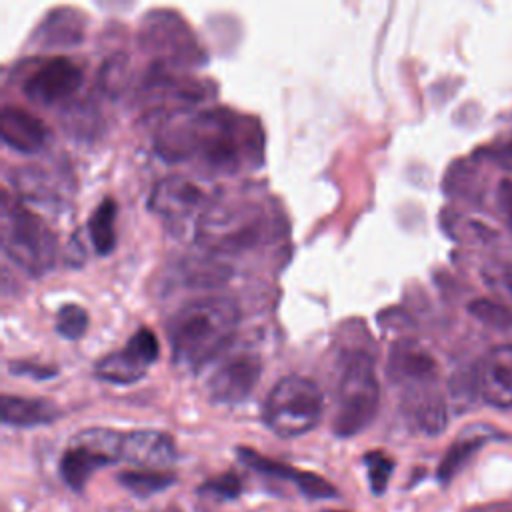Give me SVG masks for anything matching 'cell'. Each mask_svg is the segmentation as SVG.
<instances>
[{
  "instance_id": "obj_1",
  "label": "cell",
  "mask_w": 512,
  "mask_h": 512,
  "mask_svg": "<svg viewBox=\"0 0 512 512\" xmlns=\"http://www.w3.org/2000/svg\"><path fill=\"white\" fill-rule=\"evenodd\" d=\"M156 152L168 162H198L212 174L254 170L264 158V134L256 118L226 108L172 112L156 130Z\"/></svg>"
},
{
  "instance_id": "obj_2",
  "label": "cell",
  "mask_w": 512,
  "mask_h": 512,
  "mask_svg": "<svg viewBox=\"0 0 512 512\" xmlns=\"http://www.w3.org/2000/svg\"><path fill=\"white\" fill-rule=\"evenodd\" d=\"M240 310L228 296H206L178 308L166 324L172 362L200 370L224 352L238 330Z\"/></svg>"
},
{
  "instance_id": "obj_3",
  "label": "cell",
  "mask_w": 512,
  "mask_h": 512,
  "mask_svg": "<svg viewBox=\"0 0 512 512\" xmlns=\"http://www.w3.org/2000/svg\"><path fill=\"white\" fill-rule=\"evenodd\" d=\"M274 234V218L252 200H216L204 212L196 240L214 254H232L258 246Z\"/></svg>"
},
{
  "instance_id": "obj_4",
  "label": "cell",
  "mask_w": 512,
  "mask_h": 512,
  "mask_svg": "<svg viewBox=\"0 0 512 512\" xmlns=\"http://www.w3.org/2000/svg\"><path fill=\"white\" fill-rule=\"evenodd\" d=\"M380 384L374 362L366 352L352 354L340 374L332 432L350 438L368 428L378 412Z\"/></svg>"
},
{
  "instance_id": "obj_5",
  "label": "cell",
  "mask_w": 512,
  "mask_h": 512,
  "mask_svg": "<svg viewBox=\"0 0 512 512\" xmlns=\"http://www.w3.org/2000/svg\"><path fill=\"white\" fill-rule=\"evenodd\" d=\"M324 398L318 384L306 376L290 374L278 380L262 406V420L280 438L310 432L322 416Z\"/></svg>"
},
{
  "instance_id": "obj_6",
  "label": "cell",
  "mask_w": 512,
  "mask_h": 512,
  "mask_svg": "<svg viewBox=\"0 0 512 512\" xmlns=\"http://www.w3.org/2000/svg\"><path fill=\"white\" fill-rule=\"evenodd\" d=\"M2 250L26 274L40 276L56 262V236L38 214L4 198Z\"/></svg>"
},
{
  "instance_id": "obj_7",
  "label": "cell",
  "mask_w": 512,
  "mask_h": 512,
  "mask_svg": "<svg viewBox=\"0 0 512 512\" xmlns=\"http://www.w3.org/2000/svg\"><path fill=\"white\" fill-rule=\"evenodd\" d=\"M138 38L142 48L154 54L158 60L156 64L160 66H198L206 58L192 30L186 26L180 14L170 10L148 12L142 20Z\"/></svg>"
},
{
  "instance_id": "obj_8",
  "label": "cell",
  "mask_w": 512,
  "mask_h": 512,
  "mask_svg": "<svg viewBox=\"0 0 512 512\" xmlns=\"http://www.w3.org/2000/svg\"><path fill=\"white\" fill-rule=\"evenodd\" d=\"M148 206L174 236L196 238L198 224L208 210L210 200L192 180L168 176L154 186Z\"/></svg>"
},
{
  "instance_id": "obj_9",
  "label": "cell",
  "mask_w": 512,
  "mask_h": 512,
  "mask_svg": "<svg viewBox=\"0 0 512 512\" xmlns=\"http://www.w3.org/2000/svg\"><path fill=\"white\" fill-rule=\"evenodd\" d=\"M122 434L108 428H88L78 432L60 458V476L72 490H82L90 476L120 458Z\"/></svg>"
},
{
  "instance_id": "obj_10",
  "label": "cell",
  "mask_w": 512,
  "mask_h": 512,
  "mask_svg": "<svg viewBox=\"0 0 512 512\" xmlns=\"http://www.w3.org/2000/svg\"><path fill=\"white\" fill-rule=\"evenodd\" d=\"M160 344L150 328L136 330L124 348L102 356L94 364V374L110 384H134L158 360Z\"/></svg>"
},
{
  "instance_id": "obj_11",
  "label": "cell",
  "mask_w": 512,
  "mask_h": 512,
  "mask_svg": "<svg viewBox=\"0 0 512 512\" xmlns=\"http://www.w3.org/2000/svg\"><path fill=\"white\" fill-rule=\"evenodd\" d=\"M82 84V68L68 56H50L36 64L22 82L28 100L52 106L72 96Z\"/></svg>"
},
{
  "instance_id": "obj_12",
  "label": "cell",
  "mask_w": 512,
  "mask_h": 512,
  "mask_svg": "<svg viewBox=\"0 0 512 512\" xmlns=\"http://www.w3.org/2000/svg\"><path fill=\"white\" fill-rule=\"evenodd\" d=\"M262 362L252 350L230 352L208 378V396L214 402L238 404L244 402L260 380Z\"/></svg>"
},
{
  "instance_id": "obj_13",
  "label": "cell",
  "mask_w": 512,
  "mask_h": 512,
  "mask_svg": "<svg viewBox=\"0 0 512 512\" xmlns=\"http://www.w3.org/2000/svg\"><path fill=\"white\" fill-rule=\"evenodd\" d=\"M236 454H238V460L252 468L254 472H260L264 476H272V478H278V480H284V482H292L306 498H312V500H330V498H336L338 492L336 488L322 476L314 474V472H308V470H298L290 464H284V462H278V460H270L262 454H258L256 450H250L246 446H238L236 448Z\"/></svg>"
},
{
  "instance_id": "obj_14",
  "label": "cell",
  "mask_w": 512,
  "mask_h": 512,
  "mask_svg": "<svg viewBox=\"0 0 512 512\" xmlns=\"http://www.w3.org/2000/svg\"><path fill=\"white\" fill-rule=\"evenodd\" d=\"M478 394L494 408L512 406V344L494 346L476 368Z\"/></svg>"
},
{
  "instance_id": "obj_15",
  "label": "cell",
  "mask_w": 512,
  "mask_h": 512,
  "mask_svg": "<svg viewBox=\"0 0 512 512\" xmlns=\"http://www.w3.org/2000/svg\"><path fill=\"white\" fill-rule=\"evenodd\" d=\"M120 458L146 470H158L176 462V446L160 430H134L122 434Z\"/></svg>"
},
{
  "instance_id": "obj_16",
  "label": "cell",
  "mask_w": 512,
  "mask_h": 512,
  "mask_svg": "<svg viewBox=\"0 0 512 512\" xmlns=\"http://www.w3.org/2000/svg\"><path fill=\"white\" fill-rule=\"evenodd\" d=\"M388 376L406 390L430 386L436 376V362L416 342H398L388 358Z\"/></svg>"
},
{
  "instance_id": "obj_17",
  "label": "cell",
  "mask_w": 512,
  "mask_h": 512,
  "mask_svg": "<svg viewBox=\"0 0 512 512\" xmlns=\"http://www.w3.org/2000/svg\"><path fill=\"white\" fill-rule=\"evenodd\" d=\"M0 136L16 152L32 154L46 144V126L32 112L18 106H4L0 116Z\"/></svg>"
},
{
  "instance_id": "obj_18",
  "label": "cell",
  "mask_w": 512,
  "mask_h": 512,
  "mask_svg": "<svg viewBox=\"0 0 512 512\" xmlns=\"http://www.w3.org/2000/svg\"><path fill=\"white\" fill-rule=\"evenodd\" d=\"M84 38V14L74 8H54L34 30V44L40 48H66Z\"/></svg>"
},
{
  "instance_id": "obj_19",
  "label": "cell",
  "mask_w": 512,
  "mask_h": 512,
  "mask_svg": "<svg viewBox=\"0 0 512 512\" xmlns=\"http://www.w3.org/2000/svg\"><path fill=\"white\" fill-rule=\"evenodd\" d=\"M406 410L414 426L426 434H440L446 428L448 412L440 392L432 386L414 388L406 394Z\"/></svg>"
},
{
  "instance_id": "obj_20",
  "label": "cell",
  "mask_w": 512,
  "mask_h": 512,
  "mask_svg": "<svg viewBox=\"0 0 512 512\" xmlns=\"http://www.w3.org/2000/svg\"><path fill=\"white\" fill-rule=\"evenodd\" d=\"M60 418V408L50 400L42 398H22V396H2V422L8 426H42Z\"/></svg>"
},
{
  "instance_id": "obj_21",
  "label": "cell",
  "mask_w": 512,
  "mask_h": 512,
  "mask_svg": "<svg viewBox=\"0 0 512 512\" xmlns=\"http://www.w3.org/2000/svg\"><path fill=\"white\" fill-rule=\"evenodd\" d=\"M114 218H116V204L112 198H104L88 220L90 240L100 256H106L114 250L116 234H114Z\"/></svg>"
},
{
  "instance_id": "obj_22",
  "label": "cell",
  "mask_w": 512,
  "mask_h": 512,
  "mask_svg": "<svg viewBox=\"0 0 512 512\" xmlns=\"http://www.w3.org/2000/svg\"><path fill=\"white\" fill-rule=\"evenodd\" d=\"M486 442L484 436L478 434H464L460 436L444 454L442 462L438 464V480L440 482H450L452 476L466 464V460Z\"/></svg>"
},
{
  "instance_id": "obj_23",
  "label": "cell",
  "mask_w": 512,
  "mask_h": 512,
  "mask_svg": "<svg viewBox=\"0 0 512 512\" xmlns=\"http://www.w3.org/2000/svg\"><path fill=\"white\" fill-rule=\"evenodd\" d=\"M174 480H176L174 474L160 472V470H130L118 476V482L140 498L166 490L170 484H174Z\"/></svg>"
},
{
  "instance_id": "obj_24",
  "label": "cell",
  "mask_w": 512,
  "mask_h": 512,
  "mask_svg": "<svg viewBox=\"0 0 512 512\" xmlns=\"http://www.w3.org/2000/svg\"><path fill=\"white\" fill-rule=\"evenodd\" d=\"M364 464H366V470H368L370 490L376 496L384 494L386 488H388L392 470H394V460L388 454L380 452V450H372V452L364 454Z\"/></svg>"
},
{
  "instance_id": "obj_25",
  "label": "cell",
  "mask_w": 512,
  "mask_h": 512,
  "mask_svg": "<svg viewBox=\"0 0 512 512\" xmlns=\"http://www.w3.org/2000/svg\"><path fill=\"white\" fill-rule=\"evenodd\" d=\"M88 328V314L78 304H64L56 314V332L68 340H78Z\"/></svg>"
},
{
  "instance_id": "obj_26",
  "label": "cell",
  "mask_w": 512,
  "mask_h": 512,
  "mask_svg": "<svg viewBox=\"0 0 512 512\" xmlns=\"http://www.w3.org/2000/svg\"><path fill=\"white\" fill-rule=\"evenodd\" d=\"M470 314L476 316L480 322L494 326V328H508L512 326V310L504 302H494L488 298H478L468 306Z\"/></svg>"
},
{
  "instance_id": "obj_27",
  "label": "cell",
  "mask_w": 512,
  "mask_h": 512,
  "mask_svg": "<svg viewBox=\"0 0 512 512\" xmlns=\"http://www.w3.org/2000/svg\"><path fill=\"white\" fill-rule=\"evenodd\" d=\"M202 492H208L212 496H218L220 500H234L242 492V484L234 474H220L216 478H210L202 484Z\"/></svg>"
},
{
  "instance_id": "obj_28",
  "label": "cell",
  "mask_w": 512,
  "mask_h": 512,
  "mask_svg": "<svg viewBox=\"0 0 512 512\" xmlns=\"http://www.w3.org/2000/svg\"><path fill=\"white\" fill-rule=\"evenodd\" d=\"M488 282L494 286L498 294H502L508 302H512V266L502 264L488 272Z\"/></svg>"
},
{
  "instance_id": "obj_29",
  "label": "cell",
  "mask_w": 512,
  "mask_h": 512,
  "mask_svg": "<svg viewBox=\"0 0 512 512\" xmlns=\"http://www.w3.org/2000/svg\"><path fill=\"white\" fill-rule=\"evenodd\" d=\"M10 372L14 374H26L32 378H50L56 374V370H50L48 366H40V364H32V362H10Z\"/></svg>"
},
{
  "instance_id": "obj_30",
  "label": "cell",
  "mask_w": 512,
  "mask_h": 512,
  "mask_svg": "<svg viewBox=\"0 0 512 512\" xmlns=\"http://www.w3.org/2000/svg\"><path fill=\"white\" fill-rule=\"evenodd\" d=\"M496 198H498V206L502 208V212L506 214V218L512 224V180L510 178H502L498 182Z\"/></svg>"
},
{
  "instance_id": "obj_31",
  "label": "cell",
  "mask_w": 512,
  "mask_h": 512,
  "mask_svg": "<svg viewBox=\"0 0 512 512\" xmlns=\"http://www.w3.org/2000/svg\"><path fill=\"white\" fill-rule=\"evenodd\" d=\"M490 154H492V158H494L500 166L512 170V140H510V142H504V144H494V148L490 150Z\"/></svg>"
},
{
  "instance_id": "obj_32",
  "label": "cell",
  "mask_w": 512,
  "mask_h": 512,
  "mask_svg": "<svg viewBox=\"0 0 512 512\" xmlns=\"http://www.w3.org/2000/svg\"><path fill=\"white\" fill-rule=\"evenodd\" d=\"M166 512H180L178 508H170V510H166Z\"/></svg>"
},
{
  "instance_id": "obj_33",
  "label": "cell",
  "mask_w": 512,
  "mask_h": 512,
  "mask_svg": "<svg viewBox=\"0 0 512 512\" xmlns=\"http://www.w3.org/2000/svg\"><path fill=\"white\" fill-rule=\"evenodd\" d=\"M326 512H342V510H326Z\"/></svg>"
},
{
  "instance_id": "obj_34",
  "label": "cell",
  "mask_w": 512,
  "mask_h": 512,
  "mask_svg": "<svg viewBox=\"0 0 512 512\" xmlns=\"http://www.w3.org/2000/svg\"><path fill=\"white\" fill-rule=\"evenodd\" d=\"M506 512H512V508H510V510H506Z\"/></svg>"
}]
</instances>
